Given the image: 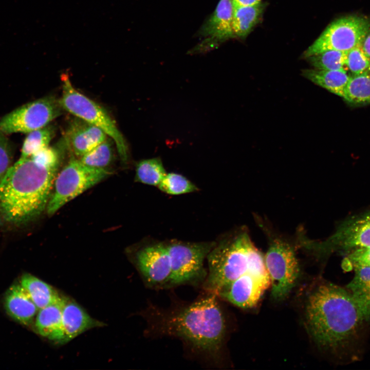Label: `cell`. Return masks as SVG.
<instances>
[{"label":"cell","mask_w":370,"mask_h":370,"mask_svg":"<svg viewBox=\"0 0 370 370\" xmlns=\"http://www.w3.org/2000/svg\"><path fill=\"white\" fill-rule=\"evenodd\" d=\"M60 151L47 146L30 157L20 158L0 185V216L21 224L46 209L60 162Z\"/></svg>","instance_id":"obj_3"},{"label":"cell","mask_w":370,"mask_h":370,"mask_svg":"<svg viewBox=\"0 0 370 370\" xmlns=\"http://www.w3.org/2000/svg\"><path fill=\"white\" fill-rule=\"evenodd\" d=\"M297 244L298 248L320 257L337 250L370 247V214L345 222L324 240L310 239L300 231Z\"/></svg>","instance_id":"obj_9"},{"label":"cell","mask_w":370,"mask_h":370,"mask_svg":"<svg viewBox=\"0 0 370 370\" xmlns=\"http://www.w3.org/2000/svg\"><path fill=\"white\" fill-rule=\"evenodd\" d=\"M355 275L347 286L365 319H370V266L354 269Z\"/></svg>","instance_id":"obj_19"},{"label":"cell","mask_w":370,"mask_h":370,"mask_svg":"<svg viewBox=\"0 0 370 370\" xmlns=\"http://www.w3.org/2000/svg\"><path fill=\"white\" fill-rule=\"evenodd\" d=\"M20 284L39 309L63 298L50 285L30 274H24L21 277Z\"/></svg>","instance_id":"obj_20"},{"label":"cell","mask_w":370,"mask_h":370,"mask_svg":"<svg viewBox=\"0 0 370 370\" xmlns=\"http://www.w3.org/2000/svg\"><path fill=\"white\" fill-rule=\"evenodd\" d=\"M370 30V23L363 17L349 15L329 24L304 53L305 58L326 50L347 52L360 44Z\"/></svg>","instance_id":"obj_10"},{"label":"cell","mask_w":370,"mask_h":370,"mask_svg":"<svg viewBox=\"0 0 370 370\" xmlns=\"http://www.w3.org/2000/svg\"><path fill=\"white\" fill-rule=\"evenodd\" d=\"M103 324L91 318L78 304L66 301L62 311L61 343H65L88 329Z\"/></svg>","instance_id":"obj_15"},{"label":"cell","mask_w":370,"mask_h":370,"mask_svg":"<svg viewBox=\"0 0 370 370\" xmlns=\"http://www.w3.org/2000/svg\"><path fill=\"white\" fill-rule=\"evenodd\" d=\"M112 174L106 169L87 165L75 158L56 176L53 192L47 206V213L53 215L65 204Z\"/></svg>","instance_id":"obj_7"},{"label":"cell","mask_w":370,"mask_h":370,"mask_svg":"<svg viewBox=\"0 0 370 370\" xmlns=\"http://www.w3.org/2000/svg\"><path fill=\"white\" fill-rule=\"evenodd\" d=\"M111 140L106 139L81 156L80 160L90 166L106 169L110 164L114 157V149Z\"/></svg>","instance_id":"obj_25"},{"label":"cell","mask_w":370,"mask_h":370,"mask_svg":"<svg viewBox=\"0 0 370 370\" xmlns=\"http://www.w3.org/2000/svg\"><path fill=\"white\" fill-rule=\"evenodd\" d=\"M54 134V127L48 125L28 133L24 141L20 158L30 157L42 149L48 146Z\"/></svg>","instance_id":"obj_24"},{"label":"cell","mask_w":370,"mask_h":370,"mask_svg":"<svg viewBox=\"0 0 370 370\" xmlns=\"http://www.w3.org/2000/svg\"><path fill=\"white\" fill-rule=\"evenodd\" d=\"M135 263L148 287L155 290L172 287L171 261L165 244L157 243L140 249L136 254Z\"/></svg>","instance_id":"obj_12"},{"label":"cell","mask_w":370,"mask_h":370,"mask_svg":"<svg viewBox=\"0 0 370 370\" xmlns=\"http://www.w3.org/2000/svg\"><path fill=\"white\" fill-rule=\"evenodd\" d=\"M343 99L353 104H370V73L350 76Z\"/></svg>","instance_id":"obj_22"},{"label":"cell","mask_w":370,"mask_h":370,"mask_svg":"<svg viewBox=\"0 0 370 370\" xmlns=\"http://www.w3.org/2000/svg\"><path fill=\"white\" fill-rule=\"evenodd\" d=\"M345 66L353 75L369 72L370 62L361 44L346 52Z\"/></svg>","instance_id":"obj_28"},{"label":"cell","mask_w":370,"mask_h":370,"mask_svg":"<svg viewBox=\"0 0 370 370\" xmlns=\"http://www.w3.org/2000/svg\"><path fill=\"white\" fill-rule=\"evenodd\" d=\"M205 292L243 309L255 306L270 287L264 255L242 229L215 245L207 257Z\"/></svg>","instance_id":"obj_1"},{"label":"cell","mask_w":370,"mask_h":370,"mask_svg":"<svg viewBox=\"0 0 370 370\" xmlns=\"http://www.w3.org/2000/svg\"><path fill=\"white\" fill-rule=\"evenodd\" d=\"M346 52L328 50L307 58L316 69L335 70L345 69Z\"/></svg>","instance_id":"obj_26"},{"label":"cell","mask_w":370,"mask_h":370,"mask_svg":"<svg viewBox=\"0 0 370 370\" xmlns=\"http://www.w3.org/2000/svg\"><path fill=\"white\" fill-rule=\"evenodd\" d=\"M61 80L62 92L59 101L62 108L102 129L115 143L122 161L126 162L128 158L127 144L109 115L103 107L73 87L67 75H62Z\"/></svg>","instance_id":"obj_6"},{"label":"cell","mask_w":370,"mask_h":370,"mask_svg":"<svg viewBox=\"0 0 370 370\" xmlns=\"http://www.w3.org/2000/svg\"><path fill=\"white\" fill-rule=\"evenodd\" d=\"M106 136L100 128L78 118L69 124L66 140L75 155L81 157L106 140Z\"/></svg>","instance_id":"obj_14"},{"label":"cell","mask_w":370,"mask_h":370,"mask_svg":"<svg viewBox=\"0 0 370 370\" xmlns=\"http://www.w3.org/2000/svg\"><path fill=\"white\" fill-rule=\"evenodd\" d=\"M302 75L315 84L341 98L350 78L345 69L335 70L306 69Z\"/></svg>","instance_id":"obj_18"},{"label":"cell","mask_w":370,"mask_h":370,"mask_svg":"<svg viewBox=\"0 0 370 370\" xmlns=\"http://www.w3.org/2000/svg\"><path fill=\"white\" fill-rule=\"evenodd\" d=\"M361 45L366 55L370 62V30L364 37L361 43ZM370 73V70H369Z\"/></svg>","instance_id":"obj_31"},{"label":"cell","mask_w":370,"mask_h":370,"mask_svg":"<svg viewBox=\"0 0 370 370\" xmlns=\"http://www.w3.org/2000/svg\"><path fill=\"white\" fill-rule=\"evenodd\" d=\"M261 222L260 226L268 238V248L264 255L270 280L271 295L275 300H282L295 286L300 275V265L295 253L297 247Z\"/></svg>","instance_id":"obj_5"},{"label":"cell","mask_w":370,"mask_h":370,"mask_svg":"<svg viewBox=\"0 0 370 370\" xmlns=\"http://www.w3.org/2000/svg\"><path fill=\"white\" fill-rule=\"evenodd\" d=\"M235 7L232 0H220L217 7L200 30L203 40L193 53L206 52L219 43L234 37L233 20Z\"/></svg>","instance_id":"obj_13"},{"label":"cell","mask_w":370,"mask_h":370,"mask_svg":"<svg viewBox=\"0 0 370 370\" xmlns=\"http://www.w3.org/2000/svg\"><path fill=\"white\" fill-rule=\"evenodd\" d=\"M5 306L12 317L26 325L31 323L39 310L21 284H14L8 290Z\"/></svg>","instance_id":"obj_16"},{"label":"cell","mask_w":370,"mask_h":370,"mask_svg":"<svg viewBox=\"0 0 370 370\" xmlns=\"http://www.w3.org/2000/svg\"><path fill=\"white\" fill-rule=\"evenodd\" d=\"M205 292L189 303L167 308L151 306L146 311L147 333L152 337L178 339L192 354L218 366L222 358L227 322L218 297Z\"/></svg>","instance_id":"obj_2"},{"label":"cell","mask_w":370,"mask_h":370,"mask_svg":"<svg viewBox=\"0 0 370 370\" xmlns=\"http://www.w3.org/2000/svg\"><path fill=\"white\" fill-rule=\"evenodd\" d=\"M13 151L6 134L0 130V185L12 165Z\"/></svg>","instance_id":"obj_29"},{"label":"cell","mask_w":370,"mask_h":370,"mask_svg":"<svg viewBox=\"0 0 370 370\" xmlns=\"http://www.w3.org/2000/svg\"><path fill=\"white\" fill-rule=\"evenodd\" d=\"M166 173L159 158L144 159L136 164L135 181L158 187Z\"/></svg>","instance_id":"obj_23"},{"label":"cell","mask_w":370,"mask_h":370,"mask_svg":"<svg viewBox=\"0 0 370 370\" xmlns=\"http://www.w3.org/2000/svg\"><path fill=\"white\" fill-rule=\"evenodd\" d=\"M59 100L47 96L25 104L0 120V130L5 134L28 133L48 125L61 114Z\"/></svg>","instance_id":"obj_11"},{"label":"cell","mask_w":370,"mask_h":370,"mask_svg":"<svg viewBox=\"0 0 370 370\" xmlns=\"http://www.w3.org/2000/svg\"><path fill=\"white\" fill-rule=\"evenodd\" d=\"M263 9L261 2L252 6L235 7L233 20L234 36H246L258 22Z\"/></svg>","instance_id":"obj_21"},{"label":"cell","mask_w":370,"mask_h":370,"mask_svg":"<svg viewBox=\"0 0 370 370\" xmlns=\"http://www.w3.org/2000/svg\"><path fill=\"white\" fill-rule=\"evenodd\" d=\"M215 245L180 241L165 245L171 261L172 287L186 285L201 286L207 275L204 262Z\"/></svg>","instance_id":"obj_8"},{"label":"cell","mask_w":370,"mask_h":370,"mask_svg":"<svg viewBox=\"0 0 370 370\" xmlns=\"http://www.w3.org/2000/svg\"><path fill=\"white\" fill-rule=\"evenodd\" d=\"M66 301L63 298L59 301L39 310L35 326L41 336L61 343L62 311Z\"/></svg>","instance_id":"obj_17"},{"label":"cell","mask_w":370,"mask_h":370,"mask_svg":"<svg viewBox=\"0 0 370 370\" xmlns=\"http://www.w3.org/2000/svg\"><path fill=\"white\" fill-rule=\"evenodd\" d=\"M365 320L346 288L325 283L310 293L305 308L309 335L322 348L335 349L354 337Z\"/></svg>","instance_id":"obj_4"},{"label":"cell","mask_w":370,"mask_h":370,"mask_svg":"<svg viewBox=\"0 0 370 370\" xmlns=\"http://www.w3.org/2000/svg\"><path fill=\"white\" fill-rule=\"evenodd\" d=\"M235 7L248 6L258 4L261 0H232Z\"/></svg>","instance_id":"obj_32"},{"label":"cell","mask_w":370,"mask_h":370,"mask_svg":"<svg viewBox=\"0 0 370 370\" xmlns=\"http://www.w3.org/2000/svg\"><path fill=\"white\" fill-rule=\"evenodd\" d=\"M360 266H370V247L353 250L343 263L346 270H354Z\"/></svg>","instance_id":"obj_30"},{"label":"cell","mask_w":370,"mask_h":370,"mask_svg":"<svg viewBox=\"0 0 370 370\" xmlns=\"http://www.w3.org/2000/svg\"><path fill=\"white\" fill-rule=\"evenodd\" d=\"M158 187L162 192L173 195L187 194L198 190L197 187L186 177L175 173H166Z\"/></svg>","instance_id":"obj_27"}]
</instances>
